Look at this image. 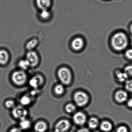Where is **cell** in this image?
<instances>
[{"mask_svg":"<svg viewBox=\"0 0 132 132\" xmlns=\"http://www.w3.org/2000/svg\"><path fill=\"white\" fill-rule=\"evenodd\" d=\"M111 42L112 47L115 50L121 51L127 47L128 40L125 33L118 32L116 34L112 37Z\"/></svg>","mask_w":132,"mask_h":132,"instance_id":"6da1fadb","label":"cell"},{"mask_svg":"<svg viewBox=\"0 0 132 132\" xmlns=\"http://www.w3.org/2000/svg\"><path fill=\"white\" fill-rule=\"evenodd\" d=\"M11 80L15 85L21 86L24 85L28 80V76L25 71L20 70L13 72Z\"/></svg>","mask_w":132,"mask_h":132,"instance_id":"7a4b0ae2","label":"cell"},{"mask_svg":"<svg viewBox=\"0 0 132 132\" xmlns=\"http://www.w3.org/2000/svg\"><path fill=\"white\" fill-rule=\"evenodd\" d=\"M57 76L63 85H68L72 80V75L69 69L66 67H62L57 71Z\"/></svg>","mask_w":132,"mask_h":132,"instance_id":"3957f363","label":"cell"},{"mask_svg":"<svg viewBox=\"0 0 132 132\" xmlns=\"http://www.w3.org/2000/svg\"><path fill=\"white\" fill-rule=\"evenodd\" d=\"M12 114L14 118L20 121L27 118L28 112L23 106H15L13 109Z\"/></svg>","mask_w":132,"mask_h":132,"instance_id":"277c9868","label":"cell"},{"mask_svg":"<svg viewBox=\"0 0 132 132\" xmlns=\"http://www.w3.org/2000/svg\"><path fill=\"white\" fill-rule=\"evenodd\" d=\"M74 99L78 106L82 107L87 104L88 102L89 98L86 93L82 92L79 91L75 94Z\"/></svg>","mask_w":132,"mask_h":132,"instance_id":"5b68a950","label":"cell"},{"mask_svg":"<svg viewBox=\"0 0 132 132\" xmlns=\"http://www.w3.org/2000/svg\"><path fill=\"white\" fill-rule=\"evenodd\" d=\"M25 59L29 63L30 67H37L39 62V56L34 50L28 51L26 55Z\"/></svg>","mask_w":132,"mask_h":132,"instance_id":"8992f818","label":"cell"},{"mask_svg":"<svg viewBox=\"0 0 132 132\" xmlns=\"http://www.w3.org/2000/svg\"><path fill=\"white\" fill-rule=\"evenodd\" d=\"M44 80V77L40 75H35L29 81V84L31 87L34 89H37L43 85Z\"/></svg>","mask_w":132,"mask_h":132,"instance_id":"52a82bcc","label":"cell"},{"mask_svg":"<svg viewBox=\"0 0 132 132\" xmlns=\"http://www.w3.org/2000/svg\"><path fill=\"white\" fill-rule=\"evenodd\" d=\"M70 123L66 119H62L58 121L55 126V132H65L70 128Z\"/></svg>","mask_w":132,"mask_h":132,"instance_id":"ba28073f","label":"cell"},{"mask_svg":"<svg viewBox=\"0 0 132 132\" xmlns=\"http://www.w3.org/2000/svg\"><path fill=\"white\" fill-rule=\"evenodd\" d=\"M74 122L79 125H84L86 122V118L85 114L81 112L75 113L73 117Z\"/></svg>","mask_w":132,"mask_h":132,"instance_id":"9c48e42d","label":"cell"},{"mask_svg":"<svg viewBox=\"0 0 132 132\" xmlns=\"http://www.w3.org/2000/svg\"><path fill=\"white\" fill-rule=\"evenodd\" d=\"M36 4L41 10H49L51 5V0H36Z\"/></svg>","mask_w":132,"mask_h":132,"instance_id":"30bf717a","label":"cell"},{"mask_svg":"<svg viewBox=\"0 0 132 132\" xmlns=\"http://www.w3.org/2000/svg\"><path fill=\"white\" fill-rule=\"evenodd\" d=\"M72 48L74 50L78 51L81 50L83 47L84 42L82 39L80 37H77L73 40L72 43Z\"/></svg>","mask_w":132,"mask_h":132,"instance_id":"8fae6325","label":"cell"},{"mask_svg":"<svg viewBox=\"0 0 132 132\" xmlns=\"http://www.w3.org/2000/svg\"><path fill=\"white\" fill-rule=\"evenodd\" d=\"M47 128V124L45 121H37L34 126V130L36 132H45Z\"/></svg>","mask_w":132,"mask_h":132,"instance_id":"7c38bea8","label":"cell"},{"mask_svg":"<svg viewBox=\"0 0 132 132\" xmlns=\"http://www.w3.org/2000/svg\"><path fill=\"white\" fill-rule=\"evenodd\" d=\"M10 59V55L8 52L4 50H0V64L6 65Z\"/></svg>","mask_w":132,"mask_h":132,"instance_id":"4fadbf2b","label":"cell"},{"mask_svg":"<svg viewBox=\"0 0 132 132\" xmlns=\"http://www.w3.org/2000/svg\"><path fill=\"white\" fill-rule=\"evenodd\" d=\"M128 98L127 93L122 90H119L116 93L115 98L117 101L120 103H123Z\"/></svg>","mask_w":132,"mask_h":132,"instance_id":"5bb4252c","label":"cell"},{"mask_svg":"<svg viewBox=\"0 0 132 132\" xmlns=\"http://www.w3.org/2000/svg\"><path fill=\"white\" fill-rule=\"evenodd\" d=\"M33 98L29 94L23 95L20 98V100L21 105L24 107L29 105L33 102Z\"/></svg>","mask_w":132,"mask_h":132,"instance_id":"9a60e30c","label":"cell"},{"mask_svg":"<svg viewBox=\"0 0 132 132\" xmlns=\"http://www.w3.org/2000/svg\"><path fill=\"white\" fill-rule=\"evenodd\" d=\"M39 16L41 20L46 21L51 18V13L49 10H41Z\"/></svg>","mask_w":132,"mask_h":132,"instance_id":"2e32d148","label":"cell"},{"mask_svg":"<svg viewBox=\"0 0 132 132\" xmlns=\"http://www.w3.org/2000/svg\"><path fill=\"white\" fill-rule=\"evenodd\" d=\"M38 42L37 40L36 39H32L27 43L26 45V47L28 51L34 50V49L38 45Z\"/></svg>","mask_w":132,"mask_h":132,"instance_id":"e0dca14e","label":"cell"},{"mask_svg":"<svg viewBox=\"0 0 132 132\" xmlns=\"http://www.w3.org/2000/svg\"><path fill=\"white\" fill-rule=\"evenodd\" d=\"M19 122V128L21 130H26L30 127L31 122L27 118L20 120Z\"/></svg>","mask_w":132,"mask_h":132,"instance_id":"ac0fdd59","label":"cell"},{"mask_svg":"<svg viewBox=\"0 0 132 132\" xmlns=\"http://www.w3.org/2000/svg\"><path fill=\"white\" fill-rule=\"evenodd\" d=\"M100 128L102 131L108 132L112 130V126L111 123L109 121H103L101 124Z\"/></svg>","mask_w":132,"mask_h":132,"instance_id":"d6986e66","label":"cell"},{"mask_svg":"<svg viewBox=\"0 0 132 132\" xmlns=\"http://www.w3.org/2000/svg\"><path fill=\"white\" fill-rule=\"evenodd\" d=\"M18 66L20 68V70L24 71L28 69L30 67L29 63L26 59L19 61L18 63Z\"/></svg>","mask_w":132,"mask_h":132,"instance_id":"ffe728a7","label":"cell"},{"mask_svg":"<svg viewBox=\"0 0 132 132\" xmlns=\"http://www.w3.org/2000/svg\"><path fill=\"white\" fill-rule=\"evenodd\" d=\"M54 91L56 95H62L64 91V88L63 84H58L55 85L54 88Z\"/></svg>","mask_w":132,"mask_h":132,"instance_id":"44dd1931","label":"cell"},{"mask_svg":"<svg viewBox=\"0 0 132 132\" xmlns=\"http://www.w3.org/2000/svg\"><path fill=\"white\" fill-rule=\"evenodd\" d=\"M99 125V121L95 118H92L88 121V126L90 129H94L97 127Z\"/></svg>","mask_w":132,"mask_h":132,"instance_id":"7402d4cb","label":"cell"},{"mask_svg":"<svg viewBox=\"0 0 132 132\" xmlns=\"http://www.w3.org/2000/svg\"><path fill=\"white\" fill-rule=\"evenodd\" d=\"M117 77L120 81H124L127 79L128 76L125 72H119L117 74Z\"/></svg>","mask_w":132,"mask_h":132,"instance_id":"603a6c76","label":"cell"},{"mask_svg":"<svg viewBox=\"0 0 132 132\" xmlns=\"http://www.w3.org/2000/svg\"><path fill=\"white\" fill-rule=\"evenodd\" d=\"M76 109L75 106L72 103H68L65 107V111L68 113H71L73 112Z\"/></svg>","mask_w":132,"mask_h":132,"instance_id":"cb8c5ba5","label":"cell"},{"mask_svg":"<svg viewBox=\"0 0 132 132\" xmlns=\"http://www.w3.org/2000/svg\"><path fill=\"white\" fill-rule=\"evenodd\" d=\"M5 107L9 109H13L15 106V102L11 100H9L6 101L5 102Z\"/></svg>","mask_w":132,"mask_h":132,"instance_id":"d4e9b609","label":"cell"},{"mask_svg":"<svg viewBox=\"0 0 132 132\" xmlns=\"http://www.w3.org/2000/svg\"><path fill=\"white\" fill-rule=\"evenodd\" d=\"M125 86L126 90L128 91L132 92V79L127 81Z\"/></svg>","mask_w":132,"mask_h":132,"instance_id":"484cf974","label":"cell"},{"mask_svg":"<svg viewBox=\"0 0 132 132\" xmlns=\"http://www.w3.org/2000/svg\"><path fill=\"white\" fill-rule=\"evenodd\" d=\"M125 72L128 76H132V66H128L125 68Z\"/></svg>","mask_w":132,"mask_h":132,"instance_id":"4316f807","label":"cell"},{"mask_svg":"<svg viewBox=\"0 0 132 132\" xmlns=\"http://www.w3.org/2000/svg\"><path fill=\"white\" fill-rule=\"evenodd\" d=\"M125 55L127 57L130 59H132V50L130 49L127 50L125 52Z\"/></svg>","mask_w":132,"mask_h":132,"instance_id":"83f0119b","label":"cell"},{"mask_svg":"<svg viewBox=\"0 0 132 132\" xmlns=\"http://www.w3.org/2000/svg\"><path fill=\"white\" fill-rule=\"evenodd\" d=\"M127 129L124 126L120 127L118 128L117 132H127Z\"/></svg>","mask_w":132,"mask_h":132,"instance_id":"f1b7e54d","label":"cell"},{"mask_svg":"<svg viewBox=\"0 0 132 132\" xmlns=\"http://www.w3.org/2000/svg\"><path fill=\"white\" fill-rule=\"evenodd\" d=\"M9 132H22V131L20 128L14 127L11 129Z\"/></svg>","mask_w":132,"mask_h":132,"instance_id":"f546056e","label":"cell"},{"mask_svg":"<svg viewBox=\"0 0 132 132\" xmlns=\"http://www.w3.org/2000/svg\"><path fill=\"white\" fill-rule=\"evenodd\" d=\"M77 132H90L87 129L82 128L78 130Z\"/></svg>","mask_w":132,"mask_h":132,"instance_id":"4dcf8cb0","label":"cell"},{"mask_svg":"<svg viewBox=\"0 0 132 132\" xmlns=\"http://www.w3.org/2000/svg\"><path fill=\"white\" fill-rule=\"evenodd\" d=\"M127 104L129 107H132V99L129 100L127 102Z\"/></svg>","mask_w":132,"mask_h":132,"instance_id":"1f68e13d","label":"cell"},{"mask_svg":"<svg viewBox=\"0 0 132 132\" xmlns=\"http://www.w3.org/2000/svg\"><path fill=\"white\" fill-rule=\"evenodd\" d=\"M130 31H131L132 33V24H131V26H130Z\"/></svg>","mask_w":132,"mask_h":132,"instance_id":"d6a6232c","label":"cell"},{"mask_svg":"<svg viewBox=\"0 0 132 132\" xmlns=\"http://www.w3.org/2000/svg\"><path fill=\"white\" fill-rule=\"evenodd\" d=\"M55 132V131H54V132Z\"/></svg>","mask_w":132,"mask_h":132,"instance_id":"836d02e7","label":"cell"}]
</instances>
